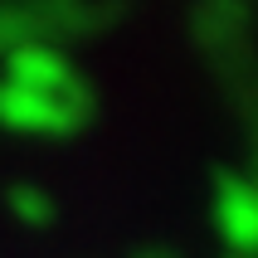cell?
I'll list each match as a JSON object with an SVG mask.
<instances>
[{
    "label": "cell",
    "instance_id": "obj_1",
    "mask_svg": "<svg viewBox=\"0 0 258 258\" xmlns=\"http://www.w3.org/2000/svg\"><path fill=\"white\" fill-rule=\"evenodd\" d=\"M210 219L224 258H258V175L244 166H219L210 175Z\"/></svg>",
    "mask_w": 258,
    "mask_h": 258
},
{
    "label": "cell",
    "instance_id": "obj_4",
    "mask_svg": "<svg viewBox=\"0 0 258 258\" xmlns=\"http://www.w3.org/2000/svg\"><path fill=\"white\" fill-rule=\"evenodd\" d=\"M15 205H20V210H25V215L34 219V224H44V219L54 215V205L44 200L39 190H15Z\"/></svg>",
    "mask_w": 258,
    "mask_h": 258
},
{
    "label": "cell",
    "instance_id": "obj_3",
    "mask_svg": "<svg viewBox=\"0 0 258 258\" xmlns=\"http://www.w3.org/2000/svg\"><path fill=\"white\" fill-rule=\"evenodd\" d=\"M10 83L15 88H34V93H63V98L93 93L58 49H20V54L10 58Z\"/></svg>",
    "mask_w": 258,
    "mask_h": 258
},
{
    "label": "cell",
    "instance_id": "obj_5",
    "mask_svg": "<svg viewBox=\"0 0 258 258\" xmlns=\"http://www.w3.org/2000/svg\"><path fill=\"white\" fill-rule=\"evenodd\" d=\"M132 258H180V253H171V248H161V244H146V248H137Z\"/></svg>",
    "mask_w": 258,
    "mask_h": 258
},
{
    "label": "cell",
    "instance_id": "obj_2",
    "mask_svg": "<svg viewBox=\"0 0 258 258\" xmlns=\"http://www.w3.org/2000/svg\"><path fill=\"white\" fill-rule=\"evenodd\" d=\"M0 117L10 127L25 132H54V137H73L78 127L93 122V93H34V88H0Z\"/></svg>",
    "mask_w": 258,
    "mask_h": 258
}]
</instances>
